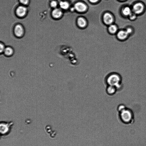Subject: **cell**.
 <instances>
[{"mask_svg": "<svg viewBox=\"0 0 146 146\" xmlns=\"http://www.w3.org/2000/svg\"><path fill=\"white\" fill-rule=\"evenodd\" d=\"M122 77L119 73L112 72L108 74L104 79L106 86L111 85L116 87L118 91H121L123 88Z\"/></svg>", "mask_w": 146, "mask_h": 146, "instance_id": "obj_1", "label": "cell"}, {"mask_svg": "<svg viewBox=\"0 0 146 146\" xmlns=\"http://www.w3.org/2000/svg\"><path fill=\"white\" fill-rule=\"evenodd\" d=\"M117 114L122 121L125 123L130 122L133 118V111L126 107Z\"/></svg>", "mask_w": 146, "mask_h": 146, "instance_id": "obj_2", "label": "cell"}, {"mask_svg": "<svg viewBox=\"0 0 146 146\" xmlns=\"http://www.w3.org/2000/svg\"><path fill=\"white\" fill-rule=\"evenodd\" d=\"M13 123L12 122L2 121L0 124V133L2 136L9 134L11 131Z\"/></svg>", "mask_w": 146, "mask_h": 146, "instance_id": "obj_3", "label": "cell"}, {"mask_svg": "<svg viewBox=\"0 0 146 146\" xmlns=\"http://www.w3.org/2000/svg\"><path fill=\"white\" fill-rule=\"evenodd\" d=\"M131 9L132 12L137 15L144 12L145 7L143 4L137 3L133 5Z\"/></svg>", "mask_w": 146, "mask_h": 146, "instance_id": "obj_4", "label": "cell"}, {"mask_svg": "<svg viewBox=\"0 0 146 146\" xmlns=\"http://www.w3.org/2000/svg\"><path fill=\"white\" fill-rule=\"evenodd\" d=\"M105 92L108 96H112L115 95L118 92L116 87L114 86L108 85L106 86Z\"/></svg>", "mask_w": 146, "mask_h": 146, "instance_id": "obj_5", "label": "cell"}, {"mask_svg": "<svg viewBox=\"0 0 146 146\" xmlns=\"http://www.w3.org/2000/svg\"><path fill=\"white\" fill-rule=\"evenodd\" d=\"M24 32L23 27L20 24L17 25L15 28V33L16 35L18 37L22 36Z\"/></svg>", "mask_w": 146, "mask_h": 146, "instance_id": "obj_6", "label": "cell"}, {"mask_svg": "<svg viewBox=\"0 0 146 146\" xmlns=\"http://www.w3.org/2000/svg\"><path fill=\"white\" fill-rule=\"evenodd\" d=\"M27 11L26 8L23 6H20L17 9L16 13L18 17H22L26 15Z\"/></svg>", "mask_w": 146, "mask_h": 146, "instance_id": "obj_7", "label": "cell"}, {"mask_svg": "<svg viewBox=\"0 0 146 146\" xmlns=\"http://www.w3.org/2000/svg\"><path fill=\"white\" fill-rule=\"evenodd\" d=\"M75 8L79 12H83L86 10L87 7L84 4L78 3L75 5Z\"/></svg>", "mask_w": 146, "mask_h": 146, "instance_id": "obj_8", "label": "cell"}, {"mask_svg": "<svg viewBox=\"0 0 146 146\" xmlns=\"http://www.w3.org/2000/svg\"><path fill=\"white\" fill-rule=\"evenodd\" d=\"M104 19L105 23L107 24H111L113 21V19L112 16L108 13L105 14L104 17Z\"/></svg>", "mask_w": 146, "mask_h": 146, "instance_id": "obj_9", "label": "cell"}, {"mask_svg": "<svg viewBox=\"0 0 146 146\" xmlns=\"http://www.w3.org/2000/svg\"><path fill=\"white\" fill-rule=\"evenodd\" d=\"M129 36L126 30L120 31L118 32L117 34L118 38L122 40L126 39Z\"/></svg>", "mask_w": 146, "mask_h": 146, "instance_id": "obj_10", "label": "cell"}, {"mask_svg": "<svg viewBox=\"0 0 146 146\" xmlns=\"http://www.w3.org/2000/svg\"><path fill=\"white\" fill-rule=\"evenodd\" d=\"M132 12V9L128 6L124 7L122 10L123 15L125 16L128 17Z\"/></svg>", "mask_w": 146, "mask_h": 146, "instance_id": "obj_11", "label": "cell"}, {"mask_svg": "<svg viewBox=\"0 0 146 146\" xmlns=\"http://www.w3.org/2000/svg\"><path fill=\"white\" fill-rule=\"evenodd\" d=\"M62 14V12L59 9H54L52 13L53 17L55 18H59L61 16Z\"/></svg>", "mask_w": 146, "mask_h": 146, "instance_id": "obj_12", "label": "cell"}, {"mask_svg": "<svg viewBox=\"0 0 146 146\" xmlns=\"http://www.w3.org/2000/svg\"><path fill=\"white\" fill-rule=\"evenodd\" d=\"M4 52L5 55L8 56H11L13 52V49L10 47H7L5 48Z\"/></svg>", "mask_w": 146, "mask_h": 146, "instance_id": "obj_13", "label": "cell"}, {"mask_svg": "<svg viewBox=\"0 0 146 146\" xmlns=\"http://www.w3.org/2000/svg\"><path fill=\"white\" fill-rule=\"evenodd\" d=\"M79 25L81 27H84L86 25V22L85 20L83 18H79L78 20Z\"/></svg>", "mask_w": 146, "mask_h": 146, "instance_id": "obj_14", "label": "cell"}, {"mask_svg": "<svg viewBox=\"0 0 146 146\" xmlns=\"http://www.w3.org/2000/svg\"><path fill=\"white\" fill-rule=\"evenodd\" d=\"M61 8L63 9H67L69 7L68 3L66 2H61L60 3Z\"/></svg>", "mask_w": 146, "mask_h": 146, "instance_id": "obj_15", "label": "cell"}, {"mask_svg": "<svg viewBox=\"0 0 146 146\" xmlns=\"http://www.w3.org/2000/svg\"><path fill=\"white\" fill-rule=\"evenodd\" d=\"M128 17L130 20L133 21L136 20L137 17V15L132 12Z\"/></svg>", "mask_w": 146, "mask_h": 146, "instance_id": "obj_16", "label": "cell"}, {"mask_svg": "<svg viewBox=\"0 0 146 146\" xmlns=\"http://www.w3.org/2000/svg\"><path fill=\"white\" fill-rule=\"evenodd\" d=\"M109 29L110 32L112 33H115L117 30L116 27L114 25L110 26L109 28Z\"/></svg>", "mask_w": 146, "mask_h": 146, "instance_id": "obj_17", "label": "cell"}, {"mask_svg": "<svg viewBox=\"0 0 146 146\" xmlns=\"http://www.w3.org/2000/svg\"><path fill=\"white\" fill-rule=\"evenodd\" d=\"M125 30L129 36L133 33V29L131 28L128 27Z\"/></svg>", "mask_w": 146, "mask_h": 146, "instance_id": "obj_18", "label": "cell"}, {"mask_svg": "<svg viewBox=\"0 0 146 146\" xmlns=\"http://www.w3.org/2000/svg\"><path fill=\"white\" fill-rule=\"evenodd\" d=\"M51 6L52 8H55L57 7V3L55 1H53L51 3Z\"/></svg>", "mask_w": 146, "mask_h": 146, "instance_id": "obj_19", "label": "cell"}, {"mask_svg": "<svg viewBox=\"0 0 146 146\" xmlns=\"http://www.w3.org/2000/svg\"><path fill=\"white\" fill-rule=\"evenodd\" d=\"M29 1V0H20L21 3L24 5H27Z\"/></svg>", "mask_w": 146, "mask_h": 146, "instance_id": "obj_20", "label": "cell"}, {"mask_svg": "<svg viewBox=\"0 0 146 146\" xmlns=\"http://www.w3.org/2000/svg\"><path fill=\"white\" fill-rule=\"evenodd\" d=\"M0 46H1V50H0V51H1V53L4 51L5 48L3 44H1L0 45Z\"/></svg>", "mask_w": 146, "mask_h": 146, "instance_id": "obj_21", "label": "cell"}, {"mask_svg": "<svg viewBox=\"0 0 146 146\" xmlns=\"http://www.w3.org/2000/svg\"><path fill=\"white\" fill-rule=\"evenodd\" d=\"M98 0H90V1L92 3H95L97 2Z\"/></svg>", "mask_w": 146, "mask_h": 146, "instance_id": "obj_22", "label": "cell"}, {"mask_svg": "<svg viewBox=\"0 0 146 146\" xmlns=\"http://www.w3.org/2000/svg\"><path fill=\"white\" fill-rule=\"evenodd\" d=\"M121 1H124V0H121Z\"/></svg>", "mask_w": 146, "mask_h": 146, "instance_id": "obj_23", "label": "cell"}]
</instances>
